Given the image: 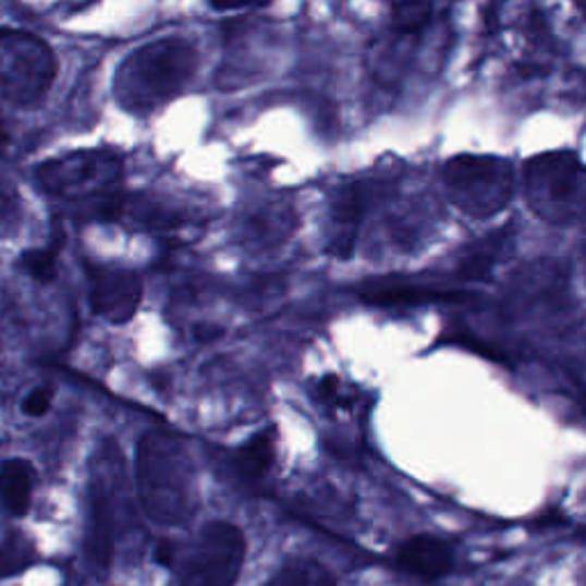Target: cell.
Here are the masks:
<instances>
[{"mask_svg": "<svg viewBox=\"0 0 586 586\" xmlns=\"http://www.w3.org/2000/svg\"><path fill=\"white\" fill-rule=\"evenodd\" d=\"M243 559V532L232 523L211 521L195 540L182 573V586H236Z\"/></svg>", "mask_w": 586, "mask_h": 586, "instance_id": "obj_6", "label": "cell"}, {"mask_svg": "<svg viewBox=\"0 0 586 586\" xmlns=\"http://www.w3.org/2000/svg\"><path fill=\"white\" fill-rule=\"evenodd\" d=\"M529 207L552 224H569L584 209V170L573 151H548L525 166Z\"/></svg>", "mask_w": 586, "mask_h": 586, "instance_id": "obj_3", "label": "cell"}, {"mask_svg": "<svg viewBox=\"0 0 586 586\" xmlns=\"http://www.w3.org/2000/svg\"><path fill=\"white\" fill-rule=\"evenodd\" d=\"M506 232L495 234L488 241L472 245L469 251L461 257V261L456 264V276L465 282H481L490 278V270L495 266V259H498L500 245L504 243Z\"/></svg>", "mask_w": 586, "mask_h": 586, "instance_id": "obj_15", "label": "cell"}, {"mask_svg": "<svg viewBox=\"0 0 586 586\" xmlns=\"http://www.w3.org/2000/svg\"><path fill=\"white\" fill-rule=\"evenodd\" d=\"M359 298L369 305H426V303H463L472 301L475 296L459 289H431L382 280L378 284L376 282L365 284V289L359 291Z\"/></svg>", "mask_w": 586, "mask_h": 586, "instance_id": "obj_12", "label": "cell"}, {"mask_svg": "<svg viewBox=\"0 0 586 586\" xmlns=\"http://www.w3.org/2000/svg\"><path fill=\"white\" fill-rule=\"evenodd\" d=\"M122 176V159L108 149L76 151L41 163L37 179L41 188L60 197L106 195Z\"/></svg>", "mask_w": 586, "mask_h": 586, "instance_id": "obj_7", "label": "cell"}, {"mask_svg": "<svg viewBox=\"0 0 586 586\" xmlns=\"http://www.w3.org/2000/svg\"><path fill=\"white\" fill-rule=\"evenodd\" d=\"M58 62L49 44L21 30H0V97L33 106L56 78Z\"/></svg>", "mask_w": 586, "mask_h": 586, "instance_id": "obj_5", "label": "cell"}, {"mask_svg": "<svg viewBox=\"0 0 586 586\" xmlns=\"http://www.w3.org/2000/svg\"><path fill=\"white\" fill-rule=\"evenodd\" d=\"M135 479L147 515L159 525H186L197 511L195 465L184 442L161 431L145 434L135 452Z\"/></svg>", "mask_w": 586, "mask_h": 586, "instance_id": "obj_1", "label": "cell"}, {"mask_svg": "<svg viewBox=\"0 0 586 586\" xmlns=\"http://www.w3.org/2000/svg\"><path fill=\"white\" fill-rule=\"evenodd\" d=\"M314 392H317V399H321L328 405H342V408H351V399H346L342 394V382L334 374L323 376L317 382V388H314Z\"/></svg>", "mask_w": 586, "mask_h": 586, "instance_id": "obj_21", "label": "cell"}, {"mask_svg": "<svg viewBox=\"0 0 586 586\" xmlns=\"http://www.w3.org/2000/svg\"><path fill=\"white\" fill-rule=\"evenodd\" d=\"M30 563V544L26 538H8L3 546H0V577L16 573Z\"/></svg>", "mask_w": 586, "mask_h": 586, "instance_id": "obj_20", "label": "cell"}, {"mask_svg": "<svg viewBox=\"0 0 586 586\" xmlns=\"http://www.w3.org/2000/svg\"><path fill=\"white\" fill-rule=\"evenodd\" d=\"M442 176L449 197L469 218H492L513 197V172L506 161L492 156H456Z\"/></svg>", "mask_w": 586, "mask_h": 586, "instance_id": "obj_4", "label": "cell"}, {"mask_svg": "<svg viewBox=\"0 0 586 586\" xmlns=\"http://www.w3.org/2000/svg\"><path fill=\"white\" fill-rule=\"evenodd\" d=\"M270 0H209V5L218 12H232V10H243L251 5H268Z\"/></svg>", "mask_w": 586, "mask_h": 586, "instance_id": "obj_24", "label": "cell"}, {"mask_svg": "<svg viewBox=\"0 0 586 586\" xmlns=\"http://www.w3.org/2000/svg\"><path fill=\"white\" fill-rule=\"evenodd\" d=\"M35 486V467L26 459H12L0 467V500L14 517L30 511Z\"/></svg>", "mask_w": 586, "mask_h": 586, "instance_id": "obj_13", "label": "cell"}, {"mask_svg": "<svg viewBox=\"0 0 586 586\" xmlns=\"http://www.w3.org/2000/svg\"><path fill=\"white\" fill-rule=\"evenodd\" d=\"M390 10L399 30L417 33L431 19L434 0H390Z\"/></svg>", "mask_w": 586, "mask_h": 586, "instance_id": "obj_18", "label": "cell"}, {"mask_svg": "<svg viewBox=\"0 0 586 586\" xmlns=\"http://www.w3.org/2000/svg\"><path fill=\"white\" fill-rule=\"evenodd\" d=\"M278 431L276 428H266V431L253 436L243 442L234 454V467L239 475L247 481H261L276 465Z\"/></svg>", "mask_w": 586, "mask_h": 586, "instance_id": "obj_14", "label": "cell"}, {"mask_svg": "<svg viewBox=\"0 0 586 586\" xmlns=\"http://www.w3.org/2000/svg\"><path fill=\"white\" fill-rule=\"evenodd\" d=\"M154 559H156V563H159V566H166V569L174 566V561H176V546L172 544L170 538H163V540H159V544H156Z\"/></svg>", "mask_w": 586, "mask_h": 586, "instance_id": "obj_23", "label": "cell"}, {"mask_svg": "<svg viewBox=\"0 0 586 586\" xmlns=\"http://www.w3.org/2000/svg\"><path fill=\"white\" fill-rule=\"evenodd\" d=\"M396 566L422 579H440L454 569V550L438 536L419 534L396 550Z\"/></svg>", "mask_w": 586, "mask_h": 586, "instance_id": "obj_11", "label": "cell"}, {"mask_svg": "<svg viewBox=\"0 0 586 586\" xmlns=\"http://www.w3.org/2000/svg\"><path fill=\"white\" fill-rule=\"evenodd\" d=\"M268 586H337V582L319 561L293 559L278 575H273Z\"/></svg>", "mask_w": 586, "mask_h": 586, "instance_id": "obj_17", "label": "cell"}, {"mask_svg": "<svg viewBox=\"0 0 586 586\" xmlns=\"http://www.w3.org/2000/svg\"><path fill=\"white\" fill-rule=\"evenodd\" d=\"M293 228V213L286 207L266 209L264 213H255L247 220V239L257 245L280 243L284 236H289Z\"/></svg>", "mask_w": 586, "mask_h": 586, "instance_id": "obj_16", "label": "cell"}, {"mask_svg": "<svg viewBox=\"0 0 586 586\" xmlns=\"http://www.w3.org/2000/svg\"><path fill=\"white\" fill-rule=\"evenodd\" d=\"M197 53L184 39H159L138 49L120 66L118 101L131 112H149L176 97L193 78Z\"/></svg>", "mask_w": 586, "mask_h": 586, "instance_id": "obj_2", "label": "cell"}, {"mask_svg": "<svg viewBox=\"0 0 586 586\" xmlns=\"http://www.w3.org/2000/svg\"><path fill=\"white\" fill-rule=\"evenodd\" d=\"M367 211V191L357 184L344 186L334 195L332 202V239L328 253L337 259H351L355 253V243L363 228V218Z\"/></svg>", "mask_w": 586, "mask_h": 586, "instance_id": "obj_10", "label": "cell"}, {"mask_svg": "<svg viewBox=\"0 0 586 586\" xmlns=\"http://www.w3.org/2000/svg\"><path fill=\"white\" fill-rule=\"evenodd\" d=\"M28 276L37 282H51L58 270V247H44V251H30L21 259Z\"/></svg>", "mask_w": 586, "mask_h": 586, "instance_id": "obj_19", "label": "cell"}, {"mask_svg": "<svg viewBox=\"0 0 586 586\" xmlns=\"http://www.w3.org/2000/svg\"><path fill=\"white\" fill-rule=\"evenodd\" d=\"M143 298V284L131 270H93V303L95 314L110 323H126L135 317Z\"/></svg>", "mask_w": 586, "mask_h": 586, "instance_id": "obj_8", "label": "cell"}, {"mask_svg": "<svg viewBox=\"0 0 586 586\" xmlns=\"http://www.w3.org/2000/svg\"><path fill=\"white\" fill-rule=\"evenodd\" d=\"M93 500H89V527H87V557L97 566L106 569L112 561V550H115V532H118V515H115V490L108 488V469L99 472V477L93 484Z\"/></svg>", "mask_w": 586, "mask_h": 586, "instance_id": "obj_9", "label": "cell"}, {"mask_svg": "<svg viewBox=\"0 0 586 586\" xmlns=\"http://www.w3.org/2000/svg\"><path fill=\"white\" fill-rule=\"evenodd\" d=\"M51 403H53V390L37 388L24 399V405H21V408H24V413L30 417H41L51 411Z\"/></svg>", "mask_w": 586, "mask_h": 586, "instance_id": "obj_22", "label": "cell"}]
</instances>
